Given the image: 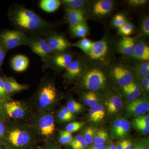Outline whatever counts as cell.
Here are the masks:
<instances>
[{
  "mask_svg": "<svg viewBox=\"0 0 149 149\" xmlns=\"http://www.w3.org/2000/svg\"><path fill=\"white\" fill-rule=\"evenodd\" d=\"M8 15L15 29L29 36L44 37L54 30V27L53 24L44 19L35 11L17 3L11 6Z\"/></svg>",
  "mask_w": 149,
  "mask_h": 149,
  "instance_id": "obj_1",
  "label": "cell"
},
{
  "mask_svg": "<svg viewBox=\"0 0 149 149\" xmlns=\"http://www.w3.org/2000/svg\"><path fill=\"white\" fill-rule=\"evenodd\" d=\"M6 133L3 143L4 149H27L38 143L27 122L9 120L6 121Z\"/></svg>",
  "mask_w": 149,
  "mask_h": 149,
  "instance_id": "obj_2",
  "label": "cell"
},
{
  "mask_svg": "<svg viewBox=\"0 0 149 149\" xmlns=\"http://www.w3.org/2000/svg\"><path fill=\"white\" fill-rule=\"evenodd\" d=\"M59 93L53 80L45 74L37 89L29 99L34 111H53L58 99Z\"/></svg>",
  "mask_w": 149,
  "mask_h": 149,
  "instance_id": "obj_3",
  "label": "cell"
},
{
  "mask_svg": "<svg viewBox=\"0 0 149 149\" xmlns=\"http://www.w3.org/2000/svg\"><path fill=\"white\" fill-rule=\"evenodd\" d=\"M27 122L38 140L44 143L54 142L56 126L53 111H34Z\"/></svg>",
  "mask_w": 149,
  "mask_h": 149,
  "instance_id": "obj_4",
  "label": "cell"
},
{
  "mask_svg": "<svg viewBox=\"0 0 149 149\" xmlns=\"http://www.w3.org/2000/svg\"><path fill=\"white\" fill-rule=\"evenodd\" d=\"M5 109L10 120L27 122L34 112L30 100H15L11 99L6 102Z\"/></svg>",
  "mask_w": 149,
  "mask_h": 149,
  "instance_id": "obj_5",
  "label": "cell"
},
{
  "mask_svg": "<svg viewBox=\"0 0 149 149\" xmlns=\"http://www.w3.org/2000/svg\"><path fill=\"white\" fill-rule=\"evenodd\" d=\"M29 36L17 29H6L0 32V42L8 50L27 46Z\"/></svg>",
  "mask_w": 149,
  "mask_h": 149,
  "instance_id": "obj_6",
  "label": "cell"
},
{
  "mask_svg": "<svg viewBox=\"0 0 149 149\" xmlns=\"http://www.w3.org/2000/svg\"><path fill=\"white\" fill-rule=\"evenodd\" d=\"M74 55L72 53L65 52L54 53L42 66V71L49 69L55 71L65 70L74 59Z\"/></svg>",
  "mask_w": 149,
  "mask_h": 149,
  "instance_id": "obj_7",
  "label": "cell"
},
{
  "mask_svg": "<svg viewBox=\"0 0 149 149\" xmlns=\"http://www.w3.org/2000/svg\"><path fill=\"white\" fill-rule=\"evenodd\" d=\"M27 46L34 53L40 57L43 63L47 61L54 54L45 37L42 36H29Z\"/></svg>",
  "mask_w": 149,
  "mask_h": 149,
  "instance_id": "obj_8",
  "label": "cell"
},
{
  "mask_svg": "<svg viewBox=\"0 0 149 149\" xmlns=\"http://www.w3.org/2000/svg\"><path fill=\"white\" fill-rule=\"evenodd\" d=\"M46 42L53 53L62 52L72 46L63 35L54 30L44 36Z\"/></svg>",
  "mask_w": 149,
  "mask_h": 149,
  "instance_id": "obj_9",
  "label": "cell"
},
{
  "mask_svg": "<svg viewBox=\"0 0 149 149\" xmlns=\"http://www.w3.org/2000/svg\"><path fill=\"white\" fill-rule=\"evenodd\" d=\"M106 81L105 75L101 70L94 68L88 71L83 78V83L86 88L95 91L102 88Z\"/></svg>",
  "mask_w": 149,
  "mask_h": 149,
  "instance_id": "obj_10",
  "label": "cell"
},
{
  "mask_svg": "<svg viewBox=\"0 0 149 149\" xmlns=\"http://www.w3.org/2000/svg\"><path fill=\"white\" fill-rule=\"evenodd\" d=\"M2 77L6 92L11 97L14 95L27 91L29 88L28 84H20L12 76L3 74Z\"/></svg>",
  "mask_w": 149,
  "mask_h": 149,
  "instance_id": "obj_11",
  "label": "cell"
},
{
  "mask_svg": "<svg viewBox=\"0 0 149 149\" xmlns=\"http://www.w3.org/2000/svg\"><path fill=\"white\" fill-rule=\"evenodd\" d=\"M149 109L148 101L144 98H141L130 102L126 107V111L128 115L137 116L146 113Z\"/></svg>",
  "mask_w": 149,
  "mask_h": 149,
  "instance_id": "obj_12",
  "label": "cell"
},
{
  "mask_svg": "<svg viewBox=\"0 0 149 149\" xmlns=\"http://www.w3.org/2000/svg\"><path fill=\"white\" fill-rule=\"evenodd\" d=\"M111 74L118 84L123 88L132 82L133 77L132 73L124 67H116L112 71Z\"/></svg>",
  "mask_w": 149,
  "mask_h": 149,
  "instance_id": "obj_13",
  "label": "cell"
},
{
  "mask_svg": "<svg viewBox=\"0 0 149 149\" xmlns=\"http://www.w3.org/2000/svg\"><path fill=\"white\" fill-rule=\"evenodd\" d=\"M83 65L80 60L74 59L65 68L63 77L68 83L74 81L81 74Z\"/></svg>",
  "mask_w": 149,
  "mask_h": 149,
  "instance_id": "obj_14",
  "label": "cell"
},
{
  "mask_svg": "<svg viewBox=\"0 0 149 149\" xmlns=\"http://www.w3.org/2000/svg\"><path fill=\"white\" fill-rule=\"evenodd\" d=\"M108 45L104 40L93 42L89 55L93 59H101L106 55L108 51Z\"/></svg>",
  "mask_w": 149,
  "mask_h": 149,
  "instance_id": "obj_15",
  "label": "cell"
},
{
  "mask_svg": "<svg viewBox=\"0 0 149 149\" xmlns=\"http://www.w3.org/2000/svg\"><path fill=\"white\" fill-rule=\"evenodd\" d=\"M65 18L70 27H72L85 22V12L81 9L65 8Z\"/></svg>",
  "mask_w": 149,
  "mask_h": 149,
  "instance_id": "obj_16",
  "label": "cell"
},
{
  "mask_svg": "<svg viewBox=\"0 0 149 149\" xmlns=\"http://www.w3.org/2000/svg\"><path fill=\"white\" fill-rule=\"evenodd\" d=\"M10 64L12 68L15 72H24L29 67V59L24 55H17L12 59Z\"/></svg>",
  "mask_w": 149,
  "mask_h": 149,
  "instance_id": "obj_17",
  "label": "cell"
},
{
  "mask_svg": "<svg viewBox=\"0 0 149 149\" xmlns=\"http://www.w3.org/2000/svg\"><path fill=\"white\" fill-rule=\"evenodd\" d=\"M113 7V3L111 0H100L94 4L93 12L99 16H104L110 12Z\"/></svg>",
  "mask_w": 149,
  "mask_h": 149,
  "instance_id": "obj_18",
  "label": "cell"
},
{
  "mask_svg": "<svg viewBox=\"0 0 149 149\" xmlns=\"http://www.w3.org/2000/svg\"><path fill=\"white\" fill-rule=\"evenodd\" d=\"M135 46V42L133 38L124 37L118 43V50L121 54L125 55H132Z\"/></svg>",
  "mask_w": 149,
  "mask_h": 149,
  "instance_id": "obj_19",
  "label": "cell"
},
{
  "mask_svg": "<svg viewBox=\"0 0 149 149\" xmlns=\"http://www.w3.org/2000/svg\"><path fill=\"white\" fill-rule=\"evenodd\" d=\"M136 58L147 61L149 59V47L143 42H139L135 45L133 55Z\"/></svg>",
  "mask_w": 149,
  "mask_h": 149,
  "instance_id": "obj_20",
  "label": "cell"
},
{
  "mask_svg": "<svg viewBox=\"0 0 149 149\" xmlns=\"http://www.w3.org/2000/svg\"><path fill=\"white\" fill-rule=\"evenodd\" d=\"M61 5V1L59 0H41L39 2L40 8L48 13L54 12Z\"/></svg>",
  "mask_w": 149,
  "mask_h": 149,
  "instance_id": "obj_21",
  "label": "cell"
},
{
  "mask_svg": "<svg viewBox=\"0 0 149 149\" xmlns=\"http://www.w3.org/2000/svg\"><path fill=\"white\" fill-rule=\"evenodd\" d=\"M122 101L120 97L113 96L109 99L107 104V110L110 113H116L122 108Z\"/></svg>",
  "mask_w": 149,
  "mask_h": 149,
  "instance_id": "obj_22",
  "label": "cell"
},
{
  "mask_svg": "<svg viewBox=\"0 0 149 149\" xmlns=\"http://www.w3.org/2000/svg\"><path fill=\"white\" fill-rule=\"evenodd\" d=\"M70 27V32L74 37L84 38L88 35V27L85 22Z\"/></svg>",
  "mask_w": 149,
  "mask_h": 149,
  "instance_id": "obj_23",
  "label": "cell"
},
{
  "mask_svg": "<svg viewBox=\"0 0 149 149\" xmlns=\"http://www.w3.org/2000/svg\"><path fill=\"white\" fill-rule=\"evenodd\" d=\"M69 146L71 149H85L88 147V144L85 142L83 136L77 135L73 137Z\"/></svg>",
  "mask_w": 149,
  "mask_h": 149,
  "instance_id": "obj_24",
  "label": "cell"
},
{
  "mask_svg": "<svg viewBox=\"0 0 149 149\" xmlns=\"http://www.w3.org/2000/svg\"><path fill=\"white\" fill-rule=\"evenodd\" d=\"M93 42L86 38H83L77 42L72 44V46L77 47L85 53L89 54L92 47Z\"/></svg>",
  "mask_w": 149,
  "mask_h": 149,
  "instance_id": "obj_25",
  "label": "cell"
},
{
  "mask_svg": "<svg viewBox=\"0 0 149 149\" xmlns=\"http://www.w3.org/2000/svg\"><path fill=\"white\" fill-rule=\"evenodd\" d=\"M83 101L87 105L91 108L99 105V100L95 93L90 92L85 94Z\"/></svg>",
  "mask_w": 149,
  "mask_h": 149,
  "instance_id": "obj_26",
  "label": "cell"
},
{
  "mask_svg": "<svg viewBox=\"0 0 149 149\" xmlns=\"http://www.w3.org/2000/svg\"><path fill=\"white\" fill-rule=\"evenodd\" d=\"M61 4L65 8L81 9V7L85 6L86 2L83 0H62Z\"/></svg>",
  "mask_w": 149,
  "mask_h": 149,
  "instance_id": "obj_27",
  "label": "cell"
},
{
  "mask_svg": "<svg viewBox=\"0 0 149 149\" xmlns=\"http://www.w3.org/2000/svg\"><path fill=\"white\" fill-rule=\"evenodd\" d=\"M108 139V134L104 130H100L96 132L93 139L94 144H104Z\"/></svg>",
  "mask_w": 149,
  "mask_h": 149,
  "instance_id": "obj_28",
  "label": "cell"
},
{
  "mask_svg": "<svg viewBox=\"0 0 149 149\" xmlns=\"http://www.w3.org/2000/svg\"><path fill=\"white\" fill-rule=\"evenodd\" d=\"M72 139V133L65 130H60L59 131L58 142L61 145H69Z\"/></svg>",
  "mask_w": 149,
  "mask_h": 149,
  "instance_id": "obj_29",
  "label": "cell"
},
{
  "mask_svg": "<svg viewBox=\"0 0 149 149\" xmlns=\"http://www.w3.org/2000/svg\"><path fill=\"white\" fill-rule=\"evenodd\" d=\"M130 129V124L128 120H120V128L116 136L123 138L128 135Z\"/></svg>",
  "mask_w": 149,
  "mask_h": 149,
  "instance_id": "obj_30",
  "label": "cell"
},
{
  "mask_svg": "<svg viewBox=\"0 0 149 149\" xmlns=\"http://www.w3.org/2000/svg\"><path fill=\"white\" fill-rule=\"evenodd\" d=\"M134 27L133 24L129 22H126L123 26L118 29V33L119 35L128 37L133 32Z\"/></svg>",
  "mask_w": 149,
  "mask_h": 149,
  "instance_id": "obj_31",
  "label": "cell"
},
{
  "mask_svg": "<svg viewBox=\"0 0 149 149\" xmlns=\"http://www.w3.org/2000/svg\"><path fill=\"white\" fill-rule=\"evenodd\" d=\"M66 107L73 114L80 112L82 108V105L74 100L68 101L67 103Z\"/></svg>",
  "mask_w": 149,
  "mask_h": 149,
  "instance_id": "obj_32",
  "label": "cell"
},
{
  "mask_svg": "<svg viewBox=\"0 0 149 149\" xmlns=\"http://www.w3.org/2000/svg\"><path fill=\"white\" fill-rule=\"evenodd\" d=\"M84 124V123L77 121L70 123L65 126V130L71 133H74L80 130Z\"/></svg>",
  "mask_w": 149,
  "mask_h": 149,
  "instance_id": "obj_33",
  "label": "cell"
},
{
  "mask_svg": "<svg viewBox=\"0 0 149 149\" xmlns=\"http://www.w3.org/2000/svg\"><path fill=\"white\" fill-rule=\"evenodd\" d=\"M95 129L92 127H88L84 131L83 137L85 142L88 145L93 143V139L95 134Z\"/></svg>",
  "mask_w": 149,
  "mask_h": 149,
  "instance_id": "obj_34",
  "label": "cell"
},
{
  "mask_svg": "<svg viewBox=\"0 0 149 149\" xmlns=\"http://www.w3.org/2000/svg\"><path fill=\"white\" fill-rule=\"evenodd\" d=\"M123 91L125 93L128 100L130 102L133 101L139 97L130 87V84L123 87Z\"/></svg>",
  "mask_w": 149,
  "mask_h": 149,
  "instance_id": "obj_35",
  "label": "cell"
},
{
  "mask_svg": "<svg viewBox=\"0 0 149 149\" xmlns=\"http://www.w3.org/2000/svg\"><path fill=\"white\" fill-rule=\"evenodd\" d=\"M125 17L121 14H117L113 17V24L116 28H120L126 23Z\"/></svg>",
  "mask_w": 149,
  "mask_h": 149,
  "instance_id": "obj_36",
  "label": "cell"
},
{
  "mask_svg": "<svg viewBox=\"0 0 149 149\" xmlns=\"http://www.w3.org/2000/svg\"><path fill=\"white\" fill-rule=\"evenodd\" d=\"M0 99L5 102L8 101L12 99L6 92L2 76L1 75H0Z\"/></svg>",
  "mask_w": 149,
  "mask_h": 149,
  "instance_id": "obj_37",
  "label": "cell"
},
{
  "mask_svg": "<svg viewBox=\"0 0 149 149\" xmlns=\"http://www.w3.org/2000/svg\"><path fill=\"white\" fill-rule=\"evenodd\" d=\"M132 125L133 128L141 132L144 135L148 134L149 132V125L146 124H139V123H132Z\"/></svg>",
  "mask_w": 149,
  "mask_h": 149,
  "instance_id": "obj_38",
  "label": "cell"
},
{
  "mask_svg": "<svg viewBox=\"0 0 149 149\" xmlns=\"http://www.w3.org/2000/svg\"><path fill=\"white\" fill-rule=\"evenodd\" d=\"M139 74L142 76H145L149 74V63L148 62H145L139 64L138 68Z\"/></svg>",
  "mask_w": 149,
  "mask_h": 149,
  "instance_id": "obj_39",
  "label": "cell"
},
{
  "mask_svg": "<svg viewBox=\"0 0 149 149\" xmlns=\"http://www.w3.org/2000/svg\"><path fill=\"white\" fill-rule=\"evenodd\" d=\"M6 133V121L0 120V145L2 146Z\"/></svg>",
  "mask_w": 149,
  "mask_h": 149,
  "instance_id": "obj_40",
  "label": "cell"
},
{
  "mask_svg": "<svg viewBox=\"0 0 149 149\" xmlns=\"http://www.w3.org/2000/svg\"><path fill=\"white\" fill-rule=\"evenodd\" d=\"M6 102L0 99V120L7 121L9 120L5 109Z\"/></svg>",
  "mask_w": 149,
  "mask_h": 149,
  "instance_id": "obj_41",
  "label": "cell"
},
{
  "mask_svg": "<svg viewBox=\"0 0 149 149\" xmlns=\"http://www.w3.org/2000/svg\"><path fill=\"white\" fill-rule=\"evenodd\" d=\"M133 123L149 125V117L148 115H140L136 116L132 121Z\"/></svg>",
  "mask_w": 149,
  "mask_h": 149,
  "instance_id": "obj_42",
  "label": "cell"
},
{
  "mask_svg": "<svg viewBox=\"0 0 149 149\" xmlns=\"http://www.w3.org/2000/svg\"><path fill=\"white\" fill-rule=\"evenodd\" d=\"M95 112L98 122L102 121L104 119L105 116V112L104 107L102 105H99L95 107H93Z\"/></svg>",
  "mask_w": 149,
  "mask_h": 149,
  "instance_id": "obj_43",
  "label": "cell"
},
{
  "mask_svg": "<svg viewBox=\"0 0 149 149\" xmlns=\"http://www.w3.org/2000/svg\"><path fill=\"white\" fill-rule=\"evenodd\" d=\"M56 122L58 121L60 123H65L71 121V119L65 114L61 110H60L57 113L56 115H55Z\"/></svg>",
  "mask_w": 149,
  "mask_h": 149,
  "instance_id": "obj_44",
  "label": "cell"
},
{
  "mask_svg": "<svg viewBox=\"0 0 149 149\" xmlns=\"http://www.w3.org/2000/svg\"><path fill=\"white\" fill-rule=\"evenodd\" d=\"M8 51V50L3 45L2 43L0 42V71L1 69L2 65L5 58L6 55Z\"/></svg>",
  "mask_w": 149,
  "mask_h": 149,
  "instance_id": "obj_45",
  "label": "cell"
},
{
  "mask_svg": "<svg viewBox=\"0 0 149 149\" xmlns=\"http://www.w3.org/2000/svg\"><path fill=\"white\" fill-rule=\"evenodd\" d=\"M141 29L142 31L145 35H149V17H147L144 19L142 22Z\"/></svg>",
  "mask_w": 149,
  "mask_h": 149,
  "instance_id": "obj_46",
  "label": "cell"
},
{
  "mask_svg": "<svg viewBox=\"0 0 149 149\" xmlns=\"http://www.w3.org/2000/svg\"><path fill=\"white\" fill-rule=\"evenodd\" d=\"M147 1V0H130L128 3L129 5L132 6L139 7L145 5Z\"/></svg>",
  "mask_w": 149,
  "mask_h": 149,
  "instance_id": "obj_47",
  "label": "cell"
},
{
  "mask_svg": "<svg viewBox=\"0 0 149 149\" xmlns=\"http://www.w3.org/2000/svg\"><path fill=\"white\" fill-rule=\"evenodd\" d=\"M42 147V149H61L55 142L44 143Z\"/></svg>",
  "mask_w": 149,
  "mask_h": 149,
  "instance_id": "obj_48",
  "label": "cell"
},
{
  "mask_svg": "<svg viewBox=\"0 0 149 149\" xmlns=\"http://www.w3.org/2000/svg\"><path fill=\"white\" fill-rule=\"evenodd\" d=\"M142 85L144 88L147 91H149V74H148L145 75L142 78Z\"/></svg>",
  "mask_w": 149,
  "mask_h": 149,
  "instance_id": "obj_49",
  "label": "cell"
},
{
  "mask_svg": "<svg viewBox=\"0 0 149 149\" xmlns=\"http://www.w3.org/2000/svg\"><path fill=\"white\" fill-rule=\"evenodd\" d=\"M132 149H149V148L148 145L143 142H138L135 144Z\"/></svg>",
  "mask_w": 149,
  "mask_h": 149,
  "instance_id": "obj_50",
  "label": "cell"
},
{
  "mask_svg": "<svg viewBox=\"0 0 149 149\" xmlns=\"http://www.w3.org/2000/svg\"><path fill=\"white\" fill-rule=\"evenodd\" d=\"M61 110L68 117H69L70 119H71V120H72L74 119V114L68 109V108L66 106L63 107L62 108Z\"/></svg>",
  "mask_w": 149,
  "mask_h": 149,
  "instance_id": "obj_51",
  "label": "cell"
},
{
  "mask_svg": "<svg viewBox=\"0 0 149 149\" xmlns=\"http://www.w3.org/2000/svg\"><path fill=\"white\" fill-rule=\"evenodd\" d=\"M120 120H119V119H117V120H115L113 123V131L115 136H116L117 135L118 132L119 128H120Z\"/></svg>",
  "mask_w": 149,
  "mask_h": 149,
  "instance_id": "obj_52",
  "label": "cell"
},
{
  "mask_svg": "<svg viewBox=\"0 0 149 149\" xmlns=\"http://www.w3.org/2000/svg\"><path fill=\"white\" fill-rule=\"evenodd\" d=\"M89 115H90V119L92 121L95 122H98L97 115L93 108H91V109L89 110Z\"/></svg>",
  "mask_w": 149,
  "mask_h": 149,
  "instance_id": "obj_53",
  "label": "cell"
},
{
  "mask_svg": "<svg viewBox=\"0 0 149 149\" xmlns=\"http://www.w3.org/2000/svg\"><path fill=\"white\" fill-rule=\"evenodd\" d=\"M130 87L133 89L134 92L136 93V95L139 97L141 95V90H140V88L139 86L136 83H133V82L130 83Z\"/></svg>",
  "mask_w": 149,
  "mask_h": 149,
  "instance_id": "obj_54",
  "label": "cell"
},
{
  "mask_svg": "<svg viewBox=\"0 0 149 149\" xmlns=\"http://www.w3.org/2000/svg\"><path fill=\"white\" fill-rule=\"evenodd\" d=\"M133 144L129 140H124V146L123 149H132Z\"/></svg>",
  "mask_w": 149,
  "mask_h": 149,
  "instance_id": "obj_55",
  "label": "cell"
},
{
  "mask_svg": "<svg viewBox=\"0 0 149 149\" xmlns=\"http://www.w3.org/2000/svg\"><path fill=\"white\" fill-rule=\"evenodd\" d=\"M107 148L104 144H95L89 149H107Z\"/></svg>",
  "mask_w": 149,
  "mask_h": 149,
  "instance_id": "obj_56",
  "label": "cell"
},
{
  "mask_svg": "<svg viewBox=\"0 0 149 149\" xmlns=\"http://www.w3.org/2000/svg\"><path fill=\"white\" fill-rule=\"evenodd\" d=\"M124 146V140L120 141L117 144L116 146L117 149H123Z\"/></svg>",
  "mask_w": 149,
  "mask_h": 149,
  "instance_id": "obj_57",
  "label": "cell"
},
{
  "mask_svg": "<svg viewBox=\"0 0 149 149\" xmlns=\"http://www.w3.org/2000/svg\"><path fill=\"white\" fill-rule=\"evenodd\" d=\"M27 149H42V147L40 146H37V145H36V146L31 147V148H29Z\"/></svg>",
  "mask_w": 149,
  "mask_h": 149,
  "instance_id": "obj_58",
  "label": "cell"
},
{
  "mask_svg": "<svg viewBox=\"0 0 149 149\" xmlns=\"http://www.w3.org/2000/svg\"><path fill=\"white\" fill-rule=\"evenodd\" d=\"M107 149H117L116 145H111Z\"/></svg>",
  "mask_w": 149,
  "mask_h": 149,
  "instance_id": "obj_59",
  "label": "cell"
},
{
  "mask_svg": "<svg viewBox=\"0 0 149 149\" xmlns=\"http://www.w3.org/2000/svg\"><path fill=\"white\" fill-rule=\"evenodd\" d=\"M0 149H4L3 148L2 146H1L0 145Z\"/></svg>",
  "mask_w": 149,
  "mask_h": 149,
  "instance_id": "obj_60",
  "label": "cell"
},
{
  "mask_svg": "<svg viewBox=\"0 0 149 149\" xmlns=\"http://www.w3.org/2000/svg\"><path fill=\"white\" fill-rule=\"evenodd\" d=\"M68 149V148H67V149Z\"/></svg>",
  "mask_w": 149,
  "mask_h": 149,
  "instance_id": "obj_61",
  "label": "cell"
}]
</instances>
